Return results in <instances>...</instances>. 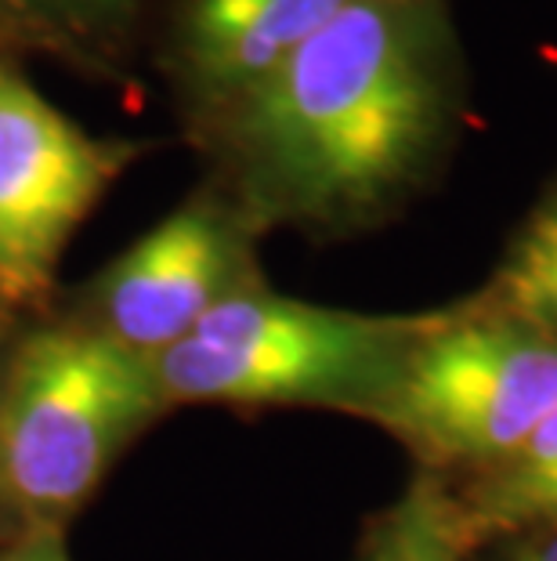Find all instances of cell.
I'll use <instances>...</instances> for the list:
<instances>
[{
  "label": "cell",
  "instance_id": "277c9868",
  "mask_svg": "<svg viewBox=\"0 0 557 561\" xmlns=\"http://www.w3.org/2000/svg\"><path fill=\"white\" fill-rule=\"evenodd\" d=\"M557 405V330L471 297L434 312L370 421L417 453L420 471L467 479L532 435Z\"/></svg>",
  "mask_w": 557,
  "mask_h": 561
},
{
  "label": "cell",
  "instance_id": "6da1fadb",
  "mask_svg": "<svg viewBox=\"0 0 557 561\" xmlns=\"http://www.w3.org/2000/svg\"><path fill=\"white\" fill-rule=\"evenodd\" d=\"M453 102L434 0H348L221 110L246 214L329 232L376 221L431 171Z\"/></svg>",
  "mask_w": 557,
  "mask_h": 561
},
{
  "label": "cell",
  "instance_id": "30bf717a",
  "mask_svg": "<svg viewBox=\"0 0 557 561\" xmlns=\"http://www.w3.org/2000/svg\"><path fill=\"white\" fill-rule=\"evenodd\" d=\"M481 297L557 330V188L525 218Z\"/></svg>",
  "mask_w": 557,
  "mask_h": 561
},
{
  "label": "cell",
  "instance_id": "8fae6325",
  "mask_svg": "<svg viewBox=\"0 0 557 561\" xmlns=\"http://www.w3.org/2000/svg\"><path fill=\"white\" fill-rule=\"evenodd\" d=\"M135 0H0V15L44 37L91 41L124 30Z\"/></svg>",
  "mask_w": 557,
  "mask_h": 561
},
{
  "label": "cell",
  "instance_id": "7c38bea8",
  "mask_svg": "<svg viewBox=\"0 0 557 561\" xmlns=\"http://www.w3.org/2000/svg\"><path fill=\"white\" fill-rule=\"evenodd\" d=\"M503 561H557V533H532L507 540Z\"/></svg>",
  "mask_w": 557,
  "mask_h": 561
},
{
  "label": "cell",
  "instance_id": "5b68a950",
  "mask_svg": "<svg viewBox=\"0 0 557 561\" xmlns=\"http://www.w3.org/2000/svg\"><path fill=\"white\" fill-rule=\"evenodd\" d=\"M130 157L135 146L88 135L0 58V316L51 294L73 232Z\"/></svg>",
  "mask_w": 557,
  "mask_h": 561
},
{
  "label": "cell",
  "instance_id": "9c48e42d",
  "mask_svg": "<svg viewBox=\"0 0 557 561\" xmlns=\"http://www.w3.org/2000/svg\"><path fill=\"white\" fill-rule=\"evenodd\" d=\"M467 547L449 507L445 482L428 471L406 485L362 533L355 561H467Z\"/></svg>",
  "mask_w": 557,
  "mask_h": 561
},
{
  "label": "cell",
  "instance_id": "4fadbf2b",
  "mask_svg": "<svg viewBox=\"0 0 557 561\" xmlns=\"http://www.w3.org/2000/svg\"><path fill=\"white\" fill-rule=\"evenodd\" d=\"M0 561H69V558L62 551V543L55 540V533H40V536H33L30 543L0 554Z\"/></svg>",
  "mask_w": 557,
  "mask_h": 561
},
{
  "label": "cell",
  "instance_id": "8992f818",
  "mask_svg": "<svg viewBox=\"0 0 557 561\" xmlns=\"http://www.w3.org/2000/svg\"><path fill=\"white\" fill-rule=\"evenodd\" d=\"M246 283V232L235 210L214 196H196L102 272L94 330L152 363Z\"/></svg>",
  "mask_w": 557,
  "mask_h": 561
},
{
  "label": "cell",
  "instance_id": "ba28073f",
  "mask_svg": "<svg viewBox=\"0 0 557 561\" xmlns=\"http://www.w3.org/2000/svg\"><path fill=\"white\" fill-rule=\"evenodd\" d=\"M467 551L532 533H557V405L500 463L445 482Z\"/></svg>",
  "mask_w": 557,
  "mask_h": 561
},
{
  "label": "cell",
  "instance_id": "7a4b0ae2",
  "mask_svg": "<svg viewBox=\"0 0 557 561\" xmlns=\"http://www.w3.org/2000/svg\"><path fill=\"white\" fill-rule=\"evenodd\" d=\"M431 319L344 312L246 283L149 369L163 402L323 405L373 416Z\"/></svg>",
  "mask_w": 557,
  "mask_h": 561
},
{
  "label": "cell",
  "instance_id": "3957f363",
  "mask_svg": "<svg viewBox=\"0 0 557 561\" xmlns=\"http://www.w3.org/2000/svg\"><path fill=\"white\" fill-rule=\"evenodd\" d=\"M146 359L94 327H44L0 377V500L55 533L163 410Z\"/></svg>",
  "mask_w": 557,
  "mask_h": 561
},
{
  "label": "cell",
  "instance_id": "52a82bcc",
  "mask_svg": "<svg viewBox=\"0 0 557 561\" xmlns=\"http://www.w3.org/2000/svg\"><path fill=\"white\" fill-rule=\"evenodd\" d=\"M348 0H185L177 55L193 91L229 110L268 80Z\"/></svg>",
  "mask_w": 557,
  "mask_h": 561
}]
</instances>
